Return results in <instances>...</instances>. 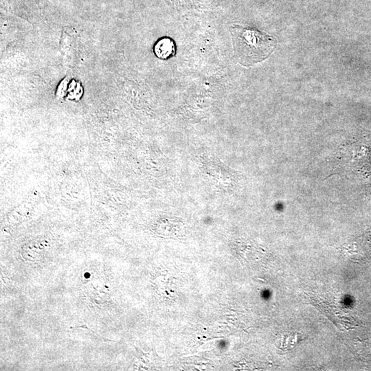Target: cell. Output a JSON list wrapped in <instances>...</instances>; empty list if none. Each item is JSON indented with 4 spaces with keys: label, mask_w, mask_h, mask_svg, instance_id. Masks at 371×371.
Wrapping results in <instances>:
<instances>
[{
    "label": "cell",
    "mask_w": 371,
    "mask_h": 371,
    "mask_svg": "<svg viewBox=\"0 0 371 371\" xmlns=\"http://www.w3.org/2000/svg\"><path fill=\"white\" fill-rule=\"evenodd\" d=\"M176 47L174 41L168 38H163L156 43L154 46V52L160 59H168L174 55Z\"/></svg>",
    "instance_id": "2"
},
{
    "label": "cell",
    "mask_w": 371,
    "mask_h": 371,
    "mask_svg": "<svg viewBox=\"0 0 371 371\" xmlns=\"http://www.w3.org/2000/svg\"><path fill=\"white\" fill-rule=\"evenodd\" d=\"M234 52L239 62L245 66H253L267 59L275 50L277 39L249 27L230 26Z\"/></svg>",
    "instance_id": "1"
}]
</instances>
